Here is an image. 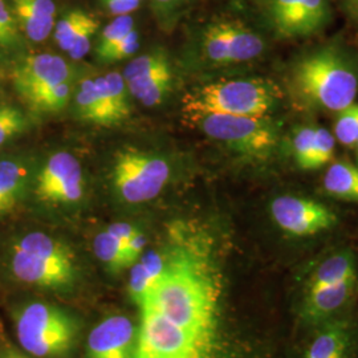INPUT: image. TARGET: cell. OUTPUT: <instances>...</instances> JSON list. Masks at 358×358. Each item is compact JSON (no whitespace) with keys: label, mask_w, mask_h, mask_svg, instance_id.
Wrapping results in <instances>:
<instances>
[{"label":"cell","mask_w":358,"mask_h":358,"mask_svg":"<svg viewBox=\"0 0 358 358\" xmlns=\"http://www.w3.org/2000/svg\"><path fill=\"white\" fill-rule=\"evenodd\" d=\"M165 267L142 301L133 358H272L231 304L223 247L199 220L167 224Z\"/></svg>","instance_id":"obj_1"},{"label":"cell","mask_w":358,"mask_h":358,"mask_svg":"<svg viewBox=\"0 0 358 358\" xmlns=\"http://www.w3.org/2000/svg\"><path fill=\"white\" fill-rule=\"evenodd\" d=\"M291 90L304 106L340 112L355 103L358 78L345 53L325 45L304 55L294 64Z\"/></svg>","instance_id":"obj_2"},{"label":"cell","mask_w":358,"mask_h":358,"mask_svg":"<svg viewBox=\"0 0 358 358\" xmlns=\"http://www.w3.org/2000/svg\"><path fill=\"white\" fill-rule=\"evenodd\" d=\"M282 99L280 88L264 78L217 81L190 90L183 97L187 118L206 113L266 117Z\"/></svg>","instance_id":"obj_3"},{"label":"cell","mask_w":358,"mask_h":358,"mask_svg":"<svg viewBox=\"0 0 358 358\" xmlns=\"http://www.w3.org/2000/svg\"><path fill=\"white\" fill-rule=\"evenodd\" d=\"M13 319L19 344L34 357H63L75 346L78 322L56 306L26 303L13 312Z\"/></svg>","instance_id":"obj_4"},{"label":"cell","mask_w":358,"mask_h":358,"mask_svg":"<svg viewBox=\"0 0 358 358\" xmlns=\"http://www.w3.org/2000/svg\"><path fill=\"white\" fill-rule=\"evenodd\" d=\"M187 120L210 138L251 158L268 155L278 143V131L267 117L206 113Z\"/></svg>","instance_id":"obj_5"},{"label":"cell","mask_w":358,"mask_h":358,"mask_svg":"<svg viewBox=\"0 0 358 358\" xmlns=\"http://www.w3.org/2000/svg\"><path fill=\"white\" fill-rule=\"evenodd\" d=\"M170 178L165 159L128 148L115 155L113 183L118 195L128 203H143L158 196Z\"/></svg>","instance_id":"obj_6"},{"label":"cell","mask_w":358,"mask_h":358,"mask_svg":"<svg viewBox=\"0 0 358 358\" xmlns=\"http://www.w3.org/2000/svg\"><path fill=\"white\" fill-rule=\"evenodd\" d=\"M206 56L217 64L244 63L264 51V41L239 22L223 20L207 27L203 35Z\"/></svg>","instance_id":"obj_7"},{"label":"cell","mask_w":358,"mask_h":358,"mask_svg":"<svg viewBox=\"0 0 358 358\" xmlns=\"http://www.w3.org/2000/svg\"><path fill=\"white\" fill-rule=\"evenodd\" d=\"M269 210L279 229L292 236H312L332 229L337 223L336 214L327 206L294 195L273 199Z\"/></svg>","instance_id":"obj_8"},{"label":"cell","mask_w":358,"mask_h":358,"mask_svg":"<svg viewBox=\"0 0 358 358\" xmlns=\"http://www.w3.org/2000/svg\"><path fill=\"white\" fill-rule=\"evenodd\" d=\"M35 194L47 203H73L84 195L83 169L68 152L52 155L38 173Z\"/></svg>","instance_id":"obj_9"},{"label":"cell","mask_w":358,"mask_h":358,"mask_svg":"<svg viewBox=\"0 0 358 358\" xmlns=\"http://www.w3.org/2000/svg\"><path fill=\"white\" fill-rule=\"evenodd\" d=\"M71 78V66L57 55L36 53L22 59L13 66V90L24 103Z\"/></svg>","instance_id":"obj_10"},{"label":"cell","mask_w":358,"mask_h":358,"mask_svg":"<svg viewBox=\"0 0 358 358\" xmlns=\"http://www.w3.org/2000/svg\"><path fill=\"white\" fill-rule=\"evenodd\" d=\"M269 15L282 38H307L327 26L328 0H269Z\"/></svg>","instance_id":"obj_11"},{"label":"cell","mask_w":358,"mask_h":358,"mask_svg":"<svg viewBox=\"0 0 358 358\" xmlns=\"http://www.w3.org/2000/svg\"><path fill=\"white\" fill-rule=\"evenodd\" d=\"M128 90L143 105L155 106L171 90V68L166 56L150 52L131 60L124 72Z\"/></svg>","instance_id":"obj_12"},{"label":"cell","mask_w":358,"mask_h":358,"mask_svg":"<svg viewBox=\"0 0 358 358\" xmlns=\"http://www.w3.org/2000/svg\"><path fill=\"white\" fill-rule=\"evenodd\" d=\"M10 271L17 282L45 289L69 287L76 278V266L56 263L13 247Z\"/></svg>","instance_id":"obj_13"},{"label":"cell","mask_w":358,"mask_h":358,"mask_svg":"<svg viewBox=\"0 0 358 358\" xmlns=\"http://www.w3.org/2000/svg\"><path fill=\"white\" fill-rule=\"evenodd\" d=\"M138 328L127 316L115 315L101 321L90 332L87 358H133Z\"/></svg>","instance_id":"obj_14"},{"label":"cell","mask_w":358,"mask_h":358,"mask_svg":"<svg viewBox=\"0 0 358 358\" xmlns=\"http://www.w3.org/2000/svg\"><path fill=\"white\" fill-rule=\"evenodd\" d=\"M13 16L20 32L34 43L44 41L55 28L53 0H13Z\"/></svg>","instance_id":"obj_15"},{"label":"cell","mask_w":358,"mask_h":358,"mask_svg":"<svg viewBox=\"0 0 358 358\" xmlns=\"http://www.w3.org/2000/svg\"><path fill=\"white\" fill-rule=\"evenodd\" d=\"M356 282L357 278L307 292L304 304L306 317L309 320L319 321L332 316L352 297Z\"/></svg>","instance_id":"obj_16"},{"label":"cell","mask_w":358,"mask_h":358,"mask_svg":"<svg viewBox=\"0 0 358 358\" xmlns=\"http://www.w3.org/2000/svg\"><path fill=\"white\" fill-rule=\"evenodd\" d=\"M13 248L56 263L76 266V257L71 247L43 232H29L23 235L13 244Z\"/></svg>","instance_id":"obj_17"},{"label":"cell","mask_w":358,"mask_h":358,"mask_svg":"<svg viewBox=\"0 0 358 358\" xmlns=\"http://www.w3.org/2000/svg\"><path fill=\"white\" fill-rule=\"evenodd\" d=\"M356 264L352 254L341 252L325 259L309 278L307 292L315 291L327 285L355 279Z\"/></svg>","instance_id":"obj_18"},{"label":"cell","mask_w":358,"mask_h":358,"mask_svg":"<svg viewBox=\"0 0 358 358\" xmlns=\"http://www.w3.org/2000/svg\"><path fill=\"white\" fill-rule=\"evenodd\" d=\"M324 189L337 199L358 203V167L348 161H337L324 176Z\"/></svg>","instance_id":"obj_19"},{"label":"cell","mask_w":358,"mask_h":358,"mask_svg":"<svg viewBox=\"0 0 358 358\" xmlns=\"http://www.w3.org/2000/svg\"><path fill=\"white\" fill-rule=\"evenodd\" d=\"M348 340L345 327L333 325L324 328L312 340L306 358H345Z\"/></svg>","instance_id":"obj_20"},{"label":"cell","mask_w":358,"mask_h":358,"mask_svg":"<svg viewBox=\"0 0 358 358\" xmlns=\"http://www.w3.org/2000/svg\"><path fill=\"white\" fill-rule=\"evenodd\" d=\"M26 185V167L13 159L0 161V195L10 211L22 199Z\"/></svg>","instance_id":"obj_21"},{"label":"cell","mask_w":358,"mask_h":358,"mask_svg":"<svg viewBox=\"0 0 358 358\" xmlns=\"http://www.w3.org/2000/svg\"><path fill=\"white\" fill-rule=\"evenodd\" d=\"M94 254L113 272L130 267L127 255V244L106 230L94 238Z\"/></svg>","instance_id":"obj_22"},{"label":"cell","mask_w":358,"mask_h":358,"mask_svg":"<svg viewBox=\"0 0 358 358\" xmlns=\"http://www.w3.org/2000/svg\"><path fill=\"white\" fill-rule=\"evenodd\" d=\"M103 87L105 97L110 103L115 112L117 121H122L130 115V106L128 103V87L122 75L112 72L105 76L99 77Z\"/></svg>","instance_id":"obj_23"},{"label":"cell","mask_w":358,"mask_h":358,"mask_svg":"<svg viewBox=\"0 0 358 358\" xmlns=\"http://www.w3.org/2000/svg\"><path fill=\"white\" fill-rule=\"evenodd\" d=\"M93 17L94 15L85 13L83 10H75L66 13L53 28V38L57 43V45L63 51H69L77 35L84 29V27L87 26Z\"/></svg>","instance_id":"obj_24"},{"label":"cell","mask_w":358,"mask_h":358,"mask_svg":"<svg viewBox=\"0 0 358 358\" xmlns=\"http://www.w3.org/2000/svg\"><path fill=\"white\" fill-rule=\"evenodd\" d=\"M75 103L77 113L83 120L105 127L103 109L96 90L94 78H88L81 84L80 90L77 92Z\"/></svg>","instance_id":"obj_25"},{"label":"cell","mask_w":358,"mask_h":358,"mask_svg":"<svg viewBox=\"0 0 358 358\" xmlns=\"http://www.w3.org/2000/svg\"><path fill=\"white\" fill-rule=\"evenodd\" d=\"M71 90L72 87L68 80L52 87L51 90L43 92L27 105L29 106V109H32L36 113H55L64 109L66 106Z\"/></svg>","instance_id":"obj_26"},{"label":"cell","mask_w":358,"mask_h":358,"mask_svg":"<svg viewBox=\"0 0 358 358\" xmlns=\"http://www.w3.org/2000/svg\"><path fill=\"white\" fill-rule=\"evenodd\" d=\"M334 138L344 146H355L358 142V103H350L343 110L337 112V118L333 125Z\"/></svg>","instance_id":"obj_27"},{"label":"cell","mask_w":358,"mask_h":358,"mask_svg":"<svg viewBox=\"0 0 358 358\" xmlns=\"http://www.w3.org/2000/svg\"><path fill=\"white\" fill-rule=\"evenodd\" d=\"M133 29H134V19L130 15L117 16L113 22H110L103 28V34L100 36L97 48H96L97 59L103 57L106 52L109 51L118 41L125 38Z\"/></svg>","instance_id":"obj_28"},{"label":"cell","mask_w":358,"mask_h":358,"mask_svg":"<svg viewBox=\"0 0 358 358\" xmlns=\"http://www.w3.org/2000/svg\"><path fill=\"white\" fill-rule=\"evenodd\" d=\"M334 143V136L331 131L327 129L316 128L307 170H316L328 165L333 159Z\"/></svg>","instance_id":"obj_29"},{"label":"cell","mask_w":358,"mask_h":358,"mask_svg":"<svg viewBox=\"0 0 358 358\" xmlns=\"http://www.w3.org/2000/svg\"><path fill=\"white\" fill-rule=\"evenodd\" d=\"M20 43V29L13 10L6 0H0V51L13 50Z\"/></svg>","instance_id":"obj_30"},{"label":"cell","mask_w":358,"mask_h":358,"mask_svg":"<svg viewBox=\"0 0 358 358\" xmlns=\"http://www.w3.org/2000/svg\"><path fill=\"white\" fill-rule=\"evenodd\" d=\"M130 276H129V296L131 301L140 307L145 297L152 291L154 285L150 282L149 276L146 275L141 263L137 262L130 267Z\"/></svg>","instance_id":"obj_31"},{"label":"cell","mask_w":358,"mask_h":358,"mask_svg":"<svg viewBox=\"0 0 358 358\" xmlns=\"http://www.w3.org/2000/svg\"><path fill=\"white\" fill-rule=\"evenodd\" d=\"M140 48V38L138 32L136 29L130 31L125 38L118 41L109 51L100 57V62L105 63H113V62H121L124 59H128L133 56Z\"/></svg>","instance_id":"obj_32"},{"label":"cell","mask_w":358,"mask_h":358,"mask_svg":"<svg viewBox=\"0 0 358 358\" xmlns=\"http://www.w3.org/2000/svg\"><path fill=\"white\" fill-rule=\"evenodd\" d=\"M315 130L316 128L306 127L297 130L294 134L292 146H294V155L296 164L303 170H307L308 161L312 152V145L315 138Z\"/></svg>","instance_id":"obj_33"},{"label":"cell","mask_w":358,"mask_h":358,"mask_svg":"<svg viewBox=\"0 0 358 358\" xmlns=\"http://www.w3.org/2000/svg\"><path fill=\"white\" fill-rule=\"evenodd\" d=\"M99 27H100V22L94 16L90 23L84 27V29L77 35V38H75L71 50L68 51V55L72 59L80 60V59H83L90 52V41H92V38L94 36V34L97 32Z\"/></svg>","instance_id":"obj_34"},{"label":"cell","mask_w":358,"mask_h":358,"mask_svg":"<svg viewBox=\"0 0 358 358\" xmlns=\"http://www.w3.org/2000/svg\"><path fill=\"white\" fill-rule=\"evenodd\" d=\"M26 128L27 118L22 112L13 118L4 121L3 124H0V146H3L6 142L10 141L16 134L23 133Z\"/></svg>","instance_id":"obj_35"},{"label":"cell","mask_w":358,"mask_h":358,"mask_svg":"<svg viewBox=\"0 0 358 358\" xmlns=\"http://www.w3.org/2000/svg\"><path fill=\"white\" fill-rule=\"evenodd\" d=\"M146 243H148V239L141 231H138L127 243V255H128L130 267L141 259Z\"/></svg>","instance_id":"obj_36"},{"label":"cell","mask_w":358,"mask_h":358,"mask_svg":"<svg viewBox=\"0 0 358 358\" xmlns=\"http://www.w3.org/2000/svg\"><path fill=\"white\" fill-rule=\"evenodd\" d=\"M140 0H103V7L112 15H129L140 7Z\"/></svg>","instance_id":"obj_37"},{"label":"cell","mask_w":358,"mask_h":358,"mask_svg":"<svg viewBox=\"0 0 358 358\" xmlns=\"http://www.w3.org/2000/svg\"><path fill=\"white\" fill-rule=\"evenodd\" d=\"M106 231L127 244L138 232V229H136L129 223H113L106 229Z\"/></svg>","instance_id":"obj_38"},{"label":"cell","mask_w":358,"mask_h":358,"mask_svg":"<svg viewBox=\"0 0 358 358\" xmlns=\"http://www.w3.org/2000/svg\"><path fill=\"white\" fill-rule=\"evenodd\" d=\"M152 1H153L155 10L164 15L174 13L178 7L185 3V0H152Z\"/></svg>","instance_id":"obj_39"},{"label":"cell","mask_w":358,"mask_h":358,"mask_svg":"<svg viewBox=\"0 0 358 358\" xmlns=\"http://www.w3.org/2000/svg\"><path fill=\"white\" fill-rule=\"evenodd\" d=\"M0 358H36L31 355H28L24 350H20L15 346L7 345L1 346L0 348Z\"/></svg>","instance_id":"obj_40"},{"label":"cell","mask_w":358,"mask_h":358,"mask_svg":"<svg viewBox=\"0 0 358 358\" xmlns=\"http://www.w3.org/2000/svg\"><path fill=\"white\" fill-rule=\"evenodd\" d=\"M343 10L358 26V0H340Z\"/></svg>","instance_id":"obj_41"},{"label":"cell","mask_w":358,"mask_h":358,"mask_svg":"<svg viewBox=\"0 0 358 358\" xmlns=\"http://www.w3.org/2000/svg\"><path fill=\"white\" fill-rule=\"evenodd\" d=\"M22 110H19L17 108L11 106V105H0V124H3L4 121L13 118L16 115H19Z\"/></svg>","instance_id":"obj_42"},{"label":"cell","mask_w":358,"mask_h":358,"mask_svg":"<svg viewBox=\"0 0 358 358\" xmlns=\"http://www.w3.org/2000/svg\"><path fill=\"white\" fill-rule=\"evenodd\" d=\"M7 213H10V210L7 208V205H6L4 199H3L1 195H0V217L4 215V214H7Z\"/></svg>","instance_id":"obj_43"},{"label":"cell","mask_w":358,"mask_h":358,"mask_svg":"<svg viewBox=\"0 0 358 358\" xmlns=\"http://www.w3.org/2000/svg\"><path fill=\"white\" fill-rule=\"evenodd\" d=\"M357 152H358V142H357Z\"/></svg>","instance_id":"obj_44"},{"label":"cell","mask_w":358,"mask_h":358,"mask_svg":"<svg viewBox=\"0 0 358 358\" xmlns=\"http://www.w3.org/2000/svg\"><path fill=\"white\" fill-rule=\"evenodd\" d=\"M140 1H141V0H140Z\"/></svg>","instance_id":"obj_45"}]
</instances>
